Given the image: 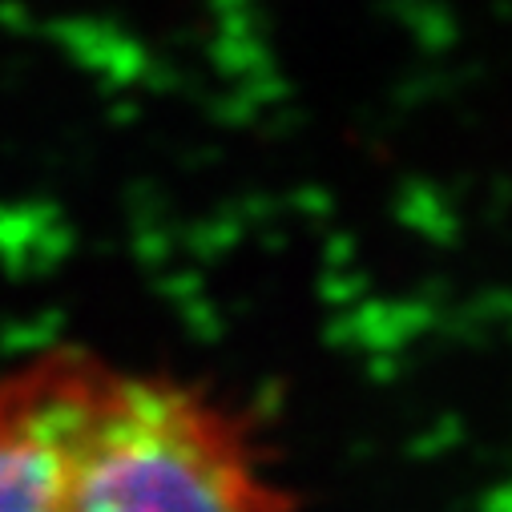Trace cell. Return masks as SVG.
Listing matches in <instances>:
<instances>
[{
    "mask_svg": "<svg viewBox=\"0 0 512 512\" xmlns=\"http://www.w3.org/2000/svg\"><path fill=\"white\" fill-rule=\"evenodd\" d=\"M0 512H299V496L218 392L49 347L0 371Z\"/></svg>",
    "mask_w": 512,
    "mask_h": 512,
    "instance_id": "1",
    "label": "cell"
}]
</instances>
